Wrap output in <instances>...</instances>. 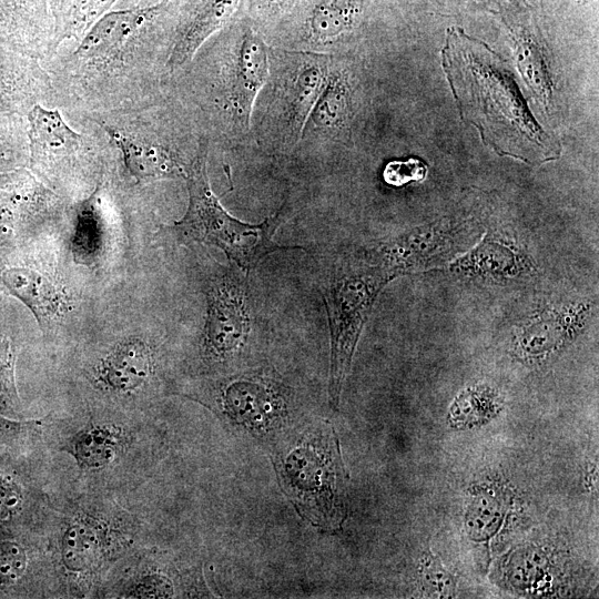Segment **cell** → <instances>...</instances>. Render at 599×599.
<instances>
[{"label": "cell", "instance_id": "6da1fadb", "mask_svg": "<svg viewBox=\"0 0 599 599\" xmlns=\"http://www.w3.org/2000/svg\"><path fill=\"white\" fill-rule=\"evenodd\" d=\"M79 272L61 237L48 242L39 232L0 247V287L29 309L45 334L81 331L93 315L97 305Z\"/></svg>", "mask_w": 599, "mask_h": 599}, {"label": "cell", "instance_id": "7a4b0ae2", "mask_svg": "<svg viewBox=\"0 0 599 599\" xmlns=\"http://www.w3.org/2000/svg\"><path fill=\"white\" fill-rule=\"evenodd\" d=\"M278 441L274 465L283 490L309 522L336 529L345 518L347 475L333 426L296 425Z\"/></svg>", "mask_w": 599, "mask_h": 599}, {"label": "cell", "instance_id": "3957f363", "mask_svg": "<svg viewBox=\"0 0 599 599\" xmlns=\"http://www.w3.org/2000/svg\"><path fill=\"white\" fill-rule=\"evenodd\" d=\"M207 146L201 143L190 163L187 175L189 203L181 220L171 231L185 243L196 242L223 251L238 267L247 271L268 253L288 250L274 242L282 223L283 210L260 224H248L233 217L213 193L206 172Z\"/></svg>", "mask_w": 599, "mask_h": 599}, {"label": "cell", "instance_id": "277c9868", "mask_svg": "<svg viewBox=\"0 0 599 599\" xmlns=\"http://www.w3.org/2000/svg\"><path fill=\"white\" fill-rule=\"evenodd\" d=\"M395 275L372 253L345 260L332 272L322 295L331 334L329 397L337 406L353 355L373 305Z\"/></svg>", "mask_w": 599, "mask_h": 599}, {"label": "cell", "instance_id": "5b68a950", "mask_svg": "<svg viewBox=\"0 0 599 599\" xmlns=\"http://www.w3.org/2000/svg\"><path fill=\"white\" fill-rule=\"evenodd\" d=\"M134 306H97L91 317L105 344L91 363L88 376L95 388L111 395L136 394L153 380L158 370L153 326Z\"/></svg>", "mask_w": 599, "mask_h": 599}, {"label": "cell", "instance_id": "8992f818", "mask_svg": "<svg viewBox=\"0 0 599 599\" xmlns=\"http://www.w3.org/2000/svg\"><path fill=\"white\" fill-rule=\"evenodd\" d=\"M212 407L236 429L262 439L280 440L296 424L283 386L255 373L232 375L212 387Z\"/></svg>", "mask_w": 599, "mask_h": 599}, {"label": "cell", "instance_id": "52a82bcc", "mask_svg": "<svg viewBox=\"0 0 599 599\" xmlns=\"http://www.w3.org/2000/svg\"><path fill=\"white\" fill-rule=\"evenodd\" d=\"M478 237L479 229L470 221L441 220L415 227L370 251L397 277L441 267Z\"/></svg>", "mask_w": 599, "mask_h": 599}, {"label": "cell", "instance_id": "ba28073f", "mask_svg": "<svg viewBox=\"0 0 599 599\" xmlns=\"http://www.w3.org/2000/svg\"><path fill=\"white\" fill-rule=\"evenodd\" d=\"M205 295L203 357L211 364H229L242 352L250 329L244 287L230 272L213 277L207 283Z\"/></svg>", "mask_w": 599, "mask_h": 599}, {"label": "cell", "instance_id": "9c48e42d", "mask_svg": "<svg viewBox=\"0 0 599 599\" xmlns=\"http://www.w3.org/2000/svg\"><path fill=\"white\" fill-rule=\"evenodd\" d=\"M29 164L32 173L53 185H65L79 164L82 136L55 110L35 105L28 114Z\"/></svg>", "mask_w": 599, "mask_h": 599}, {"label": "cell", "instance_id": "30bf717a", "mask_svg": "<svg viewBox=\"0 0 599 599\" xmlns=\"http://www.w3.org/2000/svg\"><path fill=\"white\" fill-rule=\"evenodd\" d=\"M54 209V196L26 169L0 173V225L17 238L42 231Z\"/></svg>", "mask_w": 599, "mask_h": 599}, {"label": "cell", "instance_id": "8fae6325", "mask_svg": "<svg viewBox=\"0 0 599 599\" xmlns=\"http://www.w3.org/2000/svg\"><path fill=\"white\" fill-rule=\"evenodd\" d=\"M585 303L551 306L530 316L515 332V352L525 361H541L560 351L583 327Z\"/></svg>", "mask_w": 599, "mask_h": 599}, {"label": "cell", "instance_id": "7c38bea8", "mask_svg": "<svg viewBox=\"0 0 599 599\" xmlns=\"http://www.w3.org/2000/svg\"><path fill=\"white\" fill-rule=\"evenodd\" d=\"M65 236L61 242L67 256L82 271H101L111 260L113 235L99 187L78 203Z\"/></svg>", "mask_w": 599, "mask_h": 599}, {"label": "cell", "instance_id": "4fadbf2b", "mask_svg": "<svg viewBox=\"0 0 599 599\" xmlns=\"http://www.w3.org/2000/svg\"><path fill=\"white\" fill-rule=\"evenodd\" d=\"M449 270L469 278L515 282L531 276L535 263L512 238L491 233L451 261Z\"/></svg>", "mask_w": 599, "mask_h": 599}, {"label": "cell", "instance_id": "5bb4252c", "mask_svg": "<svg viewBox=\"0 0 599 599\" xmlns=\"http://www.w3.org/2000/svg\"><path fill=\"white\" fill-rule=\"evenodd\" d=\"M229 77V102L248 126L254 102L270 77L268 48L248 23H243Z\"/></svg>", "mask_w": 599, "mask_h": 599}, {"label": "cell", "instance_id": "9a60e30c", "mask_svg": "<svg viewBox=\"0 0 599 599\" xmlns=\"http://www.w3.org/2000/svg\"><path fill=\"white\" fill-rule=\"evenodd\" d=\"M291 71L282 87L281 108L284 128L291 140L305 130L311 111L322 92L327 72L324 59L311 53H290Z\"/></svg>", "mask_w": 599, "mask_h": 599}, {"label": "cell", "instance_id": "2e32d148", "mask_svg": "<svg viewBox=\"0 0 599 599\" xmlns=\"http://www.w3.org/2000/svg\"><path fill=\"white\" fill-rule=\"evenodd\" d=\"M106 130L118 145L128 172L138 181L186 177L190 164L185 165L166 146L118 130Z\"/></svg>", "mask_w": 599, "mask_h": 599}, {"label": "cell", "instance_id": "e0dca14e", "mask_svg": "<svg viewBox=\"0 0 599 599\" xmlns=\"http://www.w3.org/2000/svg\"><path fill=\"white\" fill-rule=\"evenodd\" d=\"M244 0H199L182 27L169 64L186 63L213 33L236 17Z\"/></svg>", "mask_w": 599, "mask_h": 599}, {"label": "cell", "instance_id": "ac0fdd59", "mask_svg": "<svg viewBox=\"0 0 599 599\" xmlns=\"http://www.w3.org/2000/svg\"><path fill=\"white\" fill-rule=\"evenodd\" d=\"M164 3L102 16L84 35L74 54L91 59L111 55L119 51L145 21L158 14Z\"/></svg>", "mask_w": 599, "mask_h": 599}, {"label": "cell", "instance_id": "d6986e66", "mask_svg": "<svg viewBox=\"0 0 599 599\" xmlns=\"http://www.w3.org/2000/svg\"><path fill=\"white\" fill-rule=\"evenodd\" d=\"M364 11V0H304L303 29L309 41L327 44L351 32Z\"/></svg>", "mask_w": 599, "mask_h": 599}, {"label": "cell", "instance_id": "ffe728a7", "mask_svg": "<svg viewBox=\"0 0 599 599\" xmlns=\"http://www.w3.org/2000/svg\"><path fill=\"white\" fill-rule=\"evenodd\" d=\"M123 445L121 429L106 425H92L81 429L70 440L67 450L85 469L109 465Z\"/></svg>", "mask_w": 599, "mask_h": 599}, {"label": "cell", "instance_id": "44dd1931", "mask_svg": "<svg viewBox=\"0 0 599 599\" xmlns=\"http://www.w3.org/2000/svg\"><path fill=\"white\" fill-rule=\"evenodd\" d=\"M92 519L80 518L65 529L61 540V557L64 566L74 572H84L102 556L104 535Z\"/></svg>", "mask_w": 599, "mask_h": 599}, {"label": "cell", "instance_id": "7402d4cb", "mask_svg": "<svg viewBox=\"0 0 599 599\" xmlns=\"http://www.w3.org/2000/svg\"><path fill=\"white\" fill-rule=\"evenodd\" d=\"M351 113V97L345 78L338 73L327 75L308 120L323 130H339L345 126Z\"/></svg>", "mask_w": 599, "mask_h": 599}, {"label": "cell", "instance_id": "603a6c76", "mask_svg": "<svg viewBox=\"0 0 599 599\" xmlns=\"http://www.w3.org/2000/svg\"><path fill=\"white\" fill-rule=\"evenodd\" d=\"M506 506L504 500L490 491L475 496L466 514V529L474 541H486L499 529L504 521Z\"/></svg>", "mask_w": 599, "mask_h": 599}, {"label": "cell", "instance_id": "cb8c5ba5", "mask_svg": "<svg viewBox=\"0 0 599 599\" xmlns=\"http://www.w3.org/2000/svg\"><path fill=\"white\" fill-rule=\"evenodd\" d=\"M20 322L0 327V408L13 410L20 405L16 379L17 334Z\"/></svg>", "mask_w": 599, "mask_h": 599}, {"label": "cell", "instance_id": "d4e9b609", "mask_svg": "<svg viewBox=\"0 0 599 599\" xmlns=\"http://www.w3.org/2000/svg\"><path fill=\"white\" fill-rule=\"evenodd\" d=\"M519 68L534 91L546 99L550 91L549 78L537 47L527 39L517 42Z\"/></svg>", "mask_w": 599, "mask_h": 599}, {"label": "cell", "instance_id": "484cf974", "mask_svg": "<svg viewBox=\"0 0 599 599\" xmlns=\"http://www.w3.org/2000/svg\"><path fill=\"white\" fill-rule=\"evenodd\" d=\"M27 554L17 542H0V588L14 583L24 573Z\"/></svg>", "mask_w": 599, "mask_h": 599}, {"label": "cell", "instance_id": "4316f807", "mask_svg": "<svg viewBox=\"0 0 599 599\" xmlns=\"http://www.w3.org/2000/svg\"><path fill=\"white\" fill-rule=\"evenodd\" d=\"M427 175V165L418 159L406 161H392L387 163L383 171L386 183L394 186H402L413 181H422Z\"/></svg>", "mask_w": 599, "mask_h": 599}, {"label": "cell", "instance_id": "83f0119b", "mask_svg": "<svg viewBox=\"0 0 599 599\" xmlns=\"http://www.w3.org/2000/svg\"><path fill=\"white\" fill-rule=\"evenodd\" d=\"M131 595L139 598H162L173 595L171 581L160 575L143 577L132 589Z\"/></svg>", "mask_w": 599, "mask_h": 599}, {"label": "cell", "instance_id": "f1b7e54d", "mask_svg": "<svg viewBox=\"0 0 599 599\" xmlns=\"http://www.w3.org/2000/svg\"><path fill=\"white\" fill-rule=\"evenodd\" d=\"M21 497L14 484L0 479V522L10 519L19 510Z\"/></svg>", "mask_w": 599, "mask_h": 599}, {"label": "cell", "instance_id": "f546056e", "mask_svg": "<svg viewBox=\"0 0 599 599\" xmlns=\"http://www.w3.org/2000/svg\"><path fill=\"white\" fill-rule=\"evenodd\" d=\"M300 0H252L254 10L265 18H276L290 12Z\"/></svg>", "mask_w": 599, "mask_h": 599}, {"label": "cell", "instance_id": "4dcf8cb0", "mask_svg": "<svg viewBox=\"0 0 599 599\" xmlns=\"http://www.w3.org/2000/svg\"><path fill=\"white\" fill-rule=\"evenodd\" d=\"M113 0H79L75 20L89 22L98 17Z\"/></svg>", "mask_w": 599, "mask_h": 599}, {"label": "cell", "instance_id": "1f68e13d", "mask_svg": "<svg viewBox=\"0 0 599 599\" xmlns=\"http://www.w3.org/2000/svg\"><path fill=\"white\" fill-rule=\"evenodd\" d=\"M429 568L430 570L428 572L425 571L426 582L432 585L433 588L440 592L450 591L454 587L451 576L446 570L437 567L436 565H433Z\"/></svg>", "mask_w": 599, "mask_h": 599}, {"label": "cell", "instance_id": "d6a6232c", "mask_svg": "<svg viewBox=\"0 0 599 599\" xmlns=\"http://www.w3.org/2000/svg\"><path fill=\"white\" fill-rule=\"evenodd\" d=\"M20 154L8 140H0V173L19 169Z\"/></svg>", "mask_w": 599, "mask_h": 599}, {"label": "cell", "instance_id": "836d02e7", "mask_svg": "<svg viewBox=\"0 0 599 599\" xmlns=\"http://www.w3.org/2000/svg\"><path fill=\"white\" fill-rule=\"evenodd\" d=\"M12 297L0 287V327L20 322L10 301Z\"/></svg>", "mask_w": 599, "mask_h": 599}, {"label": "cell", "instance_id": "e575fe53", "mask_svg": "<svg viewBox=\"0 0 599 599\" xmlns=\"http://www.w3.org/2000/svg\"><path fill=\"white\" fill-rule=\"evenodd\" d=\"M16 238L17 235L11 229L0 225V247L12 243Z\"/></svg>", "mask_w": 599, "mask_h": 599}, {"label": "cell", "instance_id": "d590c367", "mask_svg": "<svg viewBox=\"0 0 599 599\" xmlns=\"http://www.w3.org/2000/svg\"><path fill=\"white\" fill-rule=\"evenodd\" d=\"M17 0H0V10L12 9Z\"/></svg>", "mask_w": 599, "mask_h": 599}]
</instances>
